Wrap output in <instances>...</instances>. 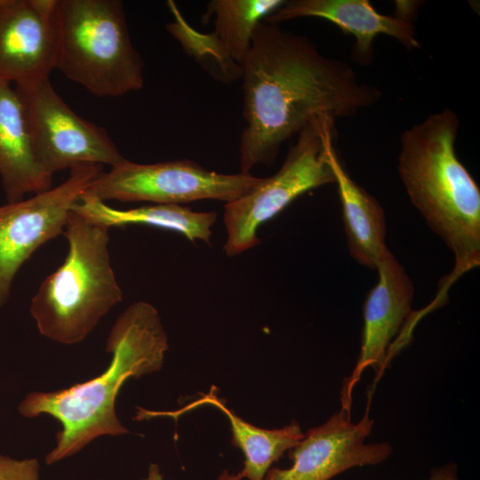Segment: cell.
Here are the masks:
<instances>
[{
	"label": "cell",
	"mask_w": 480,
	"mask_h": 480,
	"mask_svg": "<svg viewBox=\"0 0 480 480\" xmlns=\"http://www.w3.org/2000/svg\"><path fill=\"white\" fill-rule=\"evenodd\" d=\"M4 0H0V5L4 3Z\"/></svg>",
	"instance_id": "23"
},
{
	"label": "cell",
	"mask_w": 480,
	"mask_h": 480,
	"mask_svg": "<svg viewBox=\"0 0 480 480\" xmlns=\"http://www.w3.org/2000/svg\"><path fill=\"white\" fill-rule=\"evenodd\" d=\"M282 0H212L204 18L214 17V36L229 56L243 65L257 26L280 7Z\"/></svg>",
	"instance_id": "18"
},
{
	"label": "cell",
	"mask_w": 480,
	"mask_h": 480,
	"mask_svg": "<svg viewBox=\"0 0 480 480\" xmlns=\"http://www.w3.org/2000/svg\"><path fill=\"white\" fill-rule=\"evenodd\" d=\"M168 348L156 308L137 301L120 314L109 332L106 349L111 362L104 372L67 388L28 394L18 405L23 417L48 414L61 427L45 462L68 458L100 436L129 433L116 415L118 393L127 380L159 371Z\"/></svg>",
	"instance_id": "2"
},
{
	"label": "cell",
	"mask_w": 480,
	"mask_h": 480,
	"mask_svg": "<svg viewBox=\"0 0 480 480\" xmlns=\"http://www.w3.org/2000/svg\"><path fill=\"white\" fill-rule=\"evenodd\" d=\"M39 471L36 458L18 460L0 453V480H39Z\"/></svg>",
	"instance_id": "20"
},
{
	"label": "cell",
	"mask_w": 480,
	"mask_h": 480,
	"mask_svg": "<svg viewBox=\"0 0 480 480\" xmlns=\"http://www.w3.org/2000/svg\"><path fill=\"white\" fill-rule=\"evenodd\" d=\"M71 210L108 228L127 225L150 226L180 233L190 241L208 244L217 220L213 212H195L183 205L148 204L118 210L86 192Z\"/></svg>",
	"instance_id": "17"
},
{
	"label": "cell",
	"mask_w": 480,
	"mask_h": 480,
	"mask_svg": "<svg viewBox=\"0 0 480 480\" xmlns=\"http://www.w3.org/2000/svg\"><path fill=\"white\" fill-rule=\"evenodd\" d=\"M262 178L252 173L225 174L188 159L137 164L124 159L102 172L85 191L106 202H148L182 205L212 199L233 202L251 192Z\"/></svg>",
	"instance_id": "7"
},
{
	"label": "cell",
	"mask_w": 480,
	"mask_h": 480,
	"mask_svg": "<svg viewBox=\"0 0 480 480\" xmlns=\"http://www.w3.org/2000/svg\"><path fill=\"white\" fill-rule=\"evenodd\" d=\"M204 405L217 408L229 421L232 444L238 447L244 456V468L236 474L240 480H264L271 465L285 452L297 445L305 436L296 420L275 429L261 428L251 424L225 404L217 396V389L213 386L208 393L202 394L200 397L176 411L160 412L137 407L134 420H143L156 417L176 420L182 414Z\"/></svg>",
	"instance_id": "15"
},
{
	"label": "cell",
	"mask_w": 480,
	"mask_h": 480,
	"mask_svg": "<svg viewBox=\"0 0 480 480\" xmlns=\"http://www.w3.org/2000/svg\"><path fill=\"white\" fill-rule=\"evenodd\" d=\"M242 68L244 173L273 165L281 146L313 118L349 117L381 97L347 62L325 56L306 36L278 24L257 26Z\"/></svg>",
	"instance_id": "1"
},
{
	"label": "cell",
	"mask_w": 480,
	"mask_h": 480,
	"mask_svg": "<svg viewBox=\"0 0 480 480\" xmlns=\"http://www.w3.org/2000/svg\"><path fill=\"white\" fill-rule=\"evenodd\" d=\"M52 176L37 156L16 88L0 79V181L7 203L50 189Z\"/></svg>",
	"instance_id": "14"
},
{
	"label": "cell",
	"mask_w": 480,
	"mask_h": 480,
	"mask_svg": "<svg viewBox=\"0 0 480 480\" xmlns=\"http://www.w3.org/2000/svg\"><path fill=\"white\" fill-rule=\"evenodd\" d=\"M166 4L173 17L165 25L166 30L189 57L220 83L231 84L242 77V65L229 56L212 32L202 33L194 28L173 1Z\"/></svg>",
	"instance_id": "19"
},
{
	"label": "cell",
	"mask_w": 480,
	"mask_h": 480,
	"mask_svg": "<svg viewBox=\"0 0 480 480\" xmlns=\"http://www.w3.org/2000/svg\"><path fill=\"white\" fill-rule=\"evenodd\" d=\"M369 407L356 423L341 409L321 426L309 428L289 452L292 466L269 468L264 480H330L349 468L385 461L393 450L389 443H365L374 422Z\"/></svg>",
	"instance_id": "10"
},
{
	"label": "cell",
	"mask_w": 480,
	"mask_h": 480,
	"mask_svg": "<svg viewBox=\"0 0 480 480\" xmlns=\"http://www.w3.org/2000/svg\"><path fill=\"white\" fill-rule=\"evenodd\" d=\"M375 269L378 280L368 292L363 308V329L357 363L341 391L342 408L350 413L351 394L367 367L375 371L376 380L390 360L393 339L409 317L413 285L403 266L387 248Z\"/></svg>",
	"instance_id": "12"
},
{
	"label": "cell",
	"mask_w": 480,
	"mask_h": 480,
	"mask_svg": "<svg viewBox=\"0 0 480 480\" xmlns=\"http://www.w3.org/2000/svg\"><path fill=\"white\" fill-rule=\"evenodd\" d=\"M102 172L99 164L76 166L59 186L0 206V307L8 302L21 266L64 232L73 205Z\"/></svg>",
	"instance_id": "9"
},
{
	"label": "cell",
	"mask_w": 480,
	"mask_h": 480,
	"mask_svg": "<svg viewBox=\"0 0 480 480\" xmlns=\"http://www.w3.org/2000/svg\"><path fill=\"white\" fill-rule=\"evenodd\" d=\"M56 0H4L0 5V79L15 86L49 78L59 53Z\"/></svg>",
	"instance_id": "11"
},
{
	"label": "cell",
	"mask_w": 480,
	"mask_h": 480,
	"mask_svg": "<svg viewBox=\"0 0 480 480\" xmlns=\"http://www.w3.org/2000/svg\"><path fill=\"white\" fill-rule=\"evenodd\" d=\"M428 480H459L456 464L450 462L432 468Z\"/></svg>",
	"instance_id": "21"
},
{
	"label": "cell",
	"mask_w": 480,
	"mask_h": 480,
	"mask_svg": "<svg viewBox=\"0 0 480 480\" xmlns=\"http://www.w3.org/2000/svg\"><path fill=\"white\" fill-rule=\"evenodd\" d=\"M142 480H164L158 465L151 463L148 468V476ZM219 480H240V478L237 475H231L228 471H224Z\"/></svg>",
	"instance_id": "22"
},
{
	"label": "cell",
	"mask_w": 480,
	"mask_h": 480,
	"mask_svg": "<svg viewBox=\"0 0 480 480\" xmlns=\"http://www.w3.org/2000/svg\"><path fill=\"white\" fill-rule=\"evenodd\" d=\"M459 126L445 108L406 129L397 166L412 204L454 254L452 282L480 262V190L457 157Z\"/></svg>",
	"instance_id": "3"
},
{
	"label": "cell",
	"mask_w": 480,
	"mask_h": 480,
	"mask_svg": "<svg viewBox=\"0 0 480 480\" xmlns=\"http://www.w3.org/2000/svg\"><path fill=\"white\" fill-rule=\"evenodd\" d=\"M334 120L327 116L313 118L297 135L279 170L262 178L251 192L224 207L228 256L257 246L259 228L307 191L335 183L329 162L334 142Z\"/></svg>",
	"instance_id": "6"
},
{
	"label": "cell",
	"mask_w": 480,
	"mask_h": 480,
	"mask_svg": "<svg viewBox=\"0 0 480 480\" xmlns=\"http://www.w3.org/2000/svg\"><path fill=\"white\" fill-rule=\"evenodd\" d=\"M329 162L342 210V220L350 255L361 265L375 269L387 249L385 213L379 202L352 180L334 148H329Z\"/></svg>",
	"instance_id": "16"
},
{
	"label": "cell",
	"mask_w": 480,
	"mask_h": 480,
	"mask_svg": "<svg viewBox=\"0 0 480 480\" xmlns=\"http://www.w3.org/2000/svg\"><path fill=\"white\" fill-rule=\"evenodd\" d=\"M312 17L329 20L355 38L353 59L369 65L373 57L372 44L379 35L396 39L406 49L420 47L412 21L404 16L380 13L368 0H290L284 1L263 21H283Z\"/></svg>",
	"instance_id": "13"
},
{
	"label": "cell",
	"mask_w": 480,
	"mask_h": 480,
	"mask_svg": "<svg viewBox=\"0 0 480 480\" xmlns=\"http://www.w3.org/2000/svg\"><path fill=\"white\" fill-rule=\"evenodd\" d=\"M55 69L97 97L140 90L144 61L133 46L120 0H56Z\"/></svg>",
	"instance_id": "5"
},
{
	"label": "cell",
	"mask_w": 480,
	"mask_h": 480,
	"mask_svg": "<svg viewBox=\"0 0 480 480\" xmlns=\"http://www.w3.org/2000/svg\"><path fill=\"white\" fill-rule=\"evenodd\" d=\"M109 228L70 211L63 263L40 284L30 313L44 337L65 345L84 340L123 300L111 267Z\"/></svg>",
	"instance_id": "4"
},
{
	"label": "cell",
	"mask_w": 480,
	"mask_h": 480,
	"mask_svg": "<svg viewBox=\"0 0 480 480\" xmlns=\"http://www.w3.org/2000/svg\"><path fill=\"white\" fill-rule=\"evenodd\" d=\"M15 88L37 156L52 175L84 164L112 167L125 159L107 130L76 114L49 78Z\"/></svg>",
	"instance_id": "8"
}]
</instances>
